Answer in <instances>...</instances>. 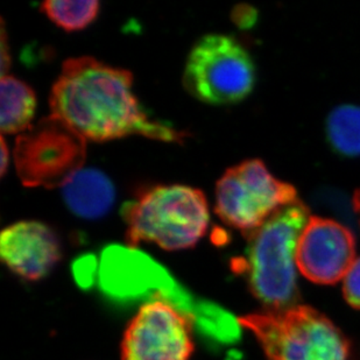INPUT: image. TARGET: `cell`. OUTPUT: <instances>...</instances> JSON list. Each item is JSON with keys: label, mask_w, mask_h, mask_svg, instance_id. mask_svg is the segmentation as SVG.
Instances as JSON below:
<instances>
[{"label": "cell", "mask_w": 360, "mask_h": 360, "mask_svg": "<svg viewBox=\"0 0 360 360\" xmlns=\"http://www.w3.org/2000/svg\"><path fill=\"white\" fill-rule=\"evenodd\" d=\"M61 189L69 210L84 219L102 218L109 214L116 200L112 181L95 168H82Z\"/></svg>", "instance_id": "11"}, {"label": "cell", "mask_w": 360, "mask_h": 360, "mask_svg": "<svg viewBox=\"0 0 360 360\" xmlns=\"http://www.w3.org/2000/svg\"><path fill=\"white\" fill-rule=\"evenodd\" d=\"M40 11L65 32L85 30L98 17L101 3L97 0H48L41 4Z\"/></svg>", "instance_id": "14"}, {"label": "cell", "mask_w": 360, "mask_h": 360, "mask_svg": "<svg viewBox=\"0 0 360 360\" xmlns=\"http://www.w3.org/2000/svg\"><path fill=\"white\" fill-rule=\"evenodd\" d=\"M0 257L22 279H44L61 260V241L53 229L38 221H21L4 229Z\"/></svg>", "instance_id": "10"}, {"label": "cell", "mask_w": 360, "mask_h": 360, "mask_svg": "<svg viewBox=\"0 0 360 360\" xmlns=\"http://www.w3.org/2000/svg\"><path fill=\"white\" fill-rule=\"evenodd\" d=\"M343 294L351 307L360 309V258L356 259L343 279Z\"/></svg>", "instance_id": "15"}, {"label": "cell", "mask_w": 360, "mask_h": 360, "mask_svg": "<svg viewBox=\"0 0 360 360\" xmlns=\"http://www.w3.org/2000/svg\"><path fill=\"white\" fill-rule=\"evenodd\" d=\"M3 37H1V76H6V70L10 65V55L7 54L6 35L3 26Z\"/></svg>", "instance_id": "16"}, {"label": "cell", "mask_w": 360, "mask_h": 360, "mask_svg": "<svg viewBox=\"0 0 360 360\" xmlns=\"http://www.w3.org/2000/svg\"><path fill=\"white\" fill-rule=\"evenodd\" d=\"M126 243L155 244L166 251L194 248L207 235L210 209L203 191L184 184H159L122 207Z\"/></svg>", "instance_id": "2"}, {"label": "cell", "mask_w": 360, "mask_h": 360, "mask_svg": "<svg viewBox=\"0 0 360 360\" xmlns=\"http://www.w3.org/2000/svg\"><path fill=\"white\" fill-rule=\"evenodd\" d=\"M193 352L191 322L162 300L140 307L122 337V360H191Z\"/></svg>", "instance_id": "8"}, {"label": "cell", "mask_w": 360, "mask_h": 360, "mask_svg": "<svg viewBox=\"0 0 360 360\" xmlns=\"http://www.w3.org/2000/svg\"><path fill=\"white\" fill-rule=\"evenodd\" d=\"M37 109L33 89L12 75L0 81V129L3 134L24 133L32 126Z\"/></svg>", "instance_id": "12"}, {"label": "cell", "mask_w": 360, "mask_h": 360, "mask_svg": "<svg viewBox=\"0 0 360 360\" xmlns=\"http://www.w3.org/2000/svg\"><path fill=\"white\" fill-rule=\"evenodd\" d=\"M51 115L86 141L105 143L141 136L184 143L189 134L152 120L133 91L132 72L89 56L69 58L51 88Z\"/></svg>", "instance_id": "1"}, {"label": "cell", "mask_w": 360, "mask_h": 360, "mask_svg": "<svg viewBox=\"0 0 360 360\" xmlns=\"http://www.w3.org/2000/svg\"><path fill=\"white\" fill-rule=\"evenodd\" d=\"M255 65L238 41L225 34H207L188 55L184 85L188 94L209 105L241 102L255 84Z\"/></svg>", "instance_id": "5"}, {"label": "cell", "mask_w": 360, "mask_h": 360, "mask_svg": "<svg viewBox=\"0 0 360 360\" xmlns=\"http://www.w3.org/2000/svg\"><path fill=\"white\" fill-rule=\"evenodd\" d=\"M326 136L337 153L343 157H360V108L337 106L326 120Z\"/></svg>", "instance_id": "13"}, {"label": "cell", "mask_w": 360, "mask_h": 360, "mask_svg": "<svg viewBox=\"0 0 360 360\" xmlns=\"http://www.w3.org/2000/svg\"><path fill=\"white\" fill-rule=\"evenodd\" d=\"M238 323L255 335L267 360H352L345 335L311 307L250 314Z\"/></svg>", "instance_id": "4"}, {"label": "cell", "mask_w": 360, "mask_h": 360, "mask_svg": "<svg viewBox=\"0 0 360 360\" xmlns=\"http://www.w3.org/2000/svg\"><path fill=\"white\" fill-rule=\"evenodd\" d=\"M8 157H10V154H8V148H7L6 143H5V139H4L3 136V138H1V162H0L1 177L5 176V174H6L7 167H8V163H10Z\"/></svg>", "instance_id": "17"}, {"label": "cell", "mask_w": 360, "mask_h": 360, "mask_svg": "<svg viewBox=\"0 0 360 360\" xmlns=\"http://www.w3.org/2000/svg\"><path fill=\"white\" fill-rule=\"evenodd\" d=\"M354 207L358 216H359L360 219V189H358V191H356V193H354Z\"/></svg>", "instance_id": "18"}, {"label": "cell", "mask_w": 360, "mask_h": 360, "mask_svg": "<svg viewBox=\"0 0 360 360\" xmlns=\"http://www.w3.org/2000/svg\"><path fill=\"white\" fill-rule=\"evenodd\" d=\"M309 218V209L299 200L246 235L248 245L241 271L253 296L269 310L295 306L296 248Z\"/></svg>", "instance_id": "3"}, {"label": "cell", "mask_w": 360, "mask_h": 360, "mask_svg": "<svg viewBox=\"0 0 360 360\" xmlns=\"http://www.w3.org/2000/svg\"><path fill=\"white\" fill-rule=\"evenodd\" d=\"M354 262L352 232L333 219L310 216L296 248L300 273L319 285H333L345 278Z\"/></svg>", "instance_id": "9"}, {"label": "cell", "mask_w": 360, "mask_h": 360, "mask_svg": "<svg viewBox=\"0 0 360 360\" xmlns=\"http://www.w3.org/2000/svg\"><path fill=\"white\" fill-rule=\"evenodd\" d=\"M13 154L25 187L61 188L84 165L86 140L51 115L18 136Z\"/></svg>", "instance_id": "7"}, {"label": "cell", "mask_w": 360, "mask_h": 360, "mask_svg": "<svg viewBox=\"0 0 360 360\" xmlns=\"http://www.w3.org/2000/svg\"><path fill=\"white\" fill-rule=\"evenodd\" d=\"M214 195L218 218L245 236L299 200L295 188L278 180L258 159L229 168L217 181Z\"/></svg>", "instance_id": "6"}]
</instances>
